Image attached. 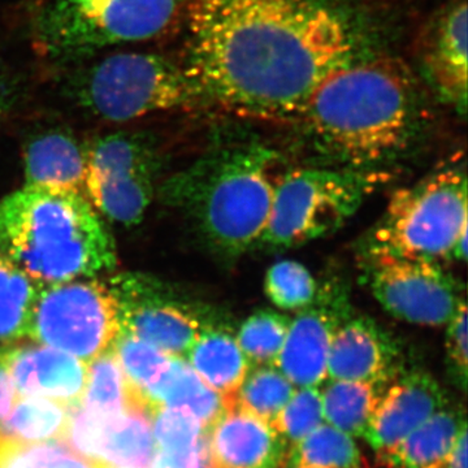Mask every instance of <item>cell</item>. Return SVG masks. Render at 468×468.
Returning a JSON list of instances; mask_svg holds the SVG:
<instances>
[{"label":"cell","instance_id":"14","mask_svg":"<svg viewBox=\"0 0 468 468\" xmlns=\"http://www.w3.org/2000/svg\"><path fill=\"white\" fill-rule=\"evenodd\" d=\"M389 385L365 436L380 455H392L410 433L448 403L441 385L424 369H403Z\"/></svg>","mask_w":468,"mask_h":468},{"label":"cell","instance_id":"21","mask_svg":"<svg viewBox=\"0 0 468 468\" xmlns=\"http://www.w3.org/2000/svg\"><path fill=\"white\" fill-rule=\"evenodd\" d=\"M150 409H180L189 411L208 430L228 408L227 399L202 380L186 360L172 358L171 365L158 383L146 393Z\"/></svg>","mask_w":468,"mask_h":468},{"label":"cell","instance_id":"16","mask_svg":"<svg viewBox=\"0 0 468 468\" xmlns=\"http://www.w3.org/2000/svg\"><path fill=\"white\" fill-rule=\"evenodd\" d=\"M467 3L454 0L428 24L419 57L440 100L464 115L467 110Z\"/></svg>","mask_w":468,"mask_h":468},{"label":"cell","instance_id":"7","mask_svg":"<svg viewBox=\"0 0 468 468\" xmlns=\"http://www.w3.org/2000/svg\"><path fill=\"white\" fill-rule=\"evenodd\" d=\"M61 88L80 110L110 122L202 103L183 64L147 52H122L76 64Z\"/></svg>","mask_w":468,"mask_h":468},{"label":"cell","instance_id":"8","mask_svg":"<svg viewBox=\"0 0 468 468\" xmlns=\"http://www.w3.org/2000/svg\"><path fill=\"white\" fill-rule=\"evenodd\" d=\"M385 177L387 172L324 165L289 168L277 184L257 249L289 250L337 232Z\"/></svg>","mask_w":468,"mask_h":468},{"label":"cell","instance_id":"25","mask_svg":"<svg viewBox=\"0 0 468 468\" xmlns=\"http://www.w3.org/2000/svg\"><path fill=\"white\" fill-rule=\"evenodd\" d=\"M42 288L41 282L0 255V344L27 337Z\"/></svg>","mask_w":468,"mask_h":468},{"label":"cell","instance_id":"10","mask_svg":"<svg viewBox=\"0 0 468 468\" xmlns=\"http://www.w3.org/2000/svg\"><path fill=\"white\" fill-rule=\"evenodd\" d=\"M85 194L110 220L134 226L155 194L158 150L146 132H115L88 143Z\"/></svg>","mask_w":468,"mask_h":468},{"label":"cell","instance_id":"28","mask_svg":"<svg viewBox=\"0 0 468 468\" xmlns=\"http://www.w3.org/2000/svg\"><path fill=\"white\" fill-rule=\"evenodd\" d=\"M132 399L133 389L112 347L89 363L82 408L98 417L112 419L124 414Z\"/></svg>","mask_w":468,"mask_h":468},{"label":"cell","instance_id":"20","mask_svg":"<svg viewBox=\"0 0 468 468\" xmlns=\"http://www.w3.org/2000/svg\"><path fill=\"white\" fill-rule=\"evenodd\" d=\"M187 365L209 388L227 399L236 396L251 369L229 326L209 322L185 356Z\"/></svg>","mask_w":468,"mask_h":468},{"label":"cell","instance_id":"36","mask_svg":"<svg viewBox=\"0 0 468 468\" xmlns=\"http://www.w3.org/2000/svg\"><path fill=\"white\" fill-rule=\"evenodd\" d=\"M467 303L462 301L446 324L445 366L452 385L466 393L468 381Z\"/></svg>","mask_w":468,"mask_h":468},{"label":"cell","instance_id":"37","mask_svg":"<svg viewBox=\"0 0 468 468\" xmlns=\"http://www.w3.org/2000/svg\"><path fill=\"white\" fill-rule=\"evenodd\" d=\"M18 399H20V394L15 387L14 380H12L7 368L0 362V424L11 414Z\"/></svg>","mask_w":468,"mask_h":468},{"label":"cell","instance_id":"40","mask_svg":"<svg viewBox=\"0 0 468 468\" xmlns=\"http://www.w3.org/2000/svg\"><path fill=\"white\" fill-rule=\"evenodd\" d=\"M0 354H2V351H0Z\"/></svg>","mask_w":468,"mask_h":468},{"label":"cell","instance_id":"2","mask_svg":"<svg viewBox=\"0 0 468 468\" xmlns=\"http://www.w3.org/2000/svg\"><path fill=\"white\" fill-rule=\"evenodd\" d=\"M294 120L324 167L385 172L420 143L427 112L405 64L363 55L323 81Z\"/></svg>","mask_w":468,"mask_h":468},{"label":"cell","instance_id":"15","mask_svg":"<svg viewBox=\"0 0 468 468\" xmlns=\"http://www.w3.org/2000/svg\"><path fill=\"white\" fill-rule=\"evenodd\" d=\"M402 371L399 344L374 319L353 313L335 332L329 350V380L387 387Z\"/></svg>","mask_w":468,"mask_h":468},{"label":"cell","instance_id":"18","mask_svg":"<svg viewBox=\"0 0 468 468\" xmlns=\"http://www.w3.org/2000/svg\"><path fill=\"white\" fill-rule=\"evenodd\" d=\"M206 468H282L288 443L270 424L229 406L205 432Z\"/></svg>","mask_w":468,"mask_h":468},{"label":"cell","instance_id":"33","mask_svg":"<svg viewBox=\"0 0 468 468\" xmlns=\"http://www.w3.org/2000/svg\"><path fill=\"white\" fill-rule=\"evenodd\" d=\"M132 389L144 396L167 372L174 356L122 331L112 346ZM146 401V399H144Z\"/></svg>","mask_w":468,"mask_h":468},{"label":"cell","instance_id":"5","mask_svg":"<svg viewBox=\"0 0 468 468\" xmlns=\"http://www.w3.org/2000/svg\"><path fill=\"white\" fill-rule=\"evenodd\" d=\"M189 0H45L33 18L36 50L58 66L150 41L184 17Z\"/></svg>","mask_w":468,"mask_h":468},{"label":"cell","instance_id":"9","mask_svg":"<svg viewBox=\"0 0 468 468\" xmlns=\"http://www.w3.org/2000/svg\"><path fill=\"white\" fill-rule=\"evenodd\" d=\"M120 334L119 303L111 286L77 279L43 285L27 338L90 363L110 350Z\"/></svg>","mask_w":468,"mask_h":468},{"label":"cell","instance_id":"4","mask_svg":"<svg viewBox=\"0 0 468 468\" xmlns=\"http://www.w3.org/2000/svg\"><path fill=\"white\" fill-rule=\"evenodd\" d=\"M0 255L43 285L116 267V248L88 197L30 186L0 202Z\"/></svg>","mask_w":468,"mask_h":468},{"label":"cell","instance_id":"29","mask_svg":"<svg viewBox=\"0 0 468 468\" xmlns=\"http://www.w3.org/2000/svg\"><path fill=\"white\" fill-rule=\"evenodd\" d=\"M294 392V385L275 366H260L251 367L229 406H237L272 427Z\"/></svg>","mask_w":468,"mask_h":468},{"label":"cell","instance_id":"23","mask_svg":"<svg viewBox=\"0 0 468 468\" xmlns=\"http://www.w3.org/2000/svg\"><path fill=\"white\" fill-rule=\"evenodd\" d=\"M464 427H467L464 410L445 406L399 443L392 454L394 460L402 468H437Z\"/></svg>","mask_w":468,"mask_h":468},{"label":"cell","instance_id":"12","mask_svg":"<svg viewBox=\"0 0 468 468\" xmlns=\"http://www.w3.org/2000/svg\"><path fill=\"white\" fill-rule=\"evenodd\" d=\"M120 310L122 331L168 356L185 358L208 319L178 300L155 280L122 275L111 282Z\"/></svg>","mask_w":468,"mask_h":468},{"label":"cell","instance_id":"34","mask_svg":"<svg viewBox=\"0 0 468 468\" xmlns=\"http://www.w3.org/2000/svg\"><path fill=\"white\" fill-rule=\"evenodd\" d=\"M154 437L158 452L174 457L189 458L205 448V430L189 411L158 408L153 415Z\"/></svg>","mask_w":468,"mask_h":468},{"label":"cell","instance_id":"19","mask_svg":"<svg viewBox=\"0 0 468 468\" xmlns=\"http://www.w3.org/2000/svg\"><path fill=\"white\" fill-rule=\"evenodd\" d=\"M27 185L85 194L89 146L63 126L34 132L24 144Z\"/></svg>","mask_w":468,"mask_h":468},{"label":"cell","instance_id":"32","mask_svg":"<svg viewBox=\"0 0 468 468\" xmlns=\"http://www.w3.org/2000/svg\"><path fill=\"white\" fill-rule=\"evenodd\" d=\"M0 468H113L91 461L61 442L23 443L0 436Z\"/></svg>","mask_w":468,"mask_h":468},{"label":"cell","instance_id":"1","mask_svg":"<svg viewBox=\"0 0 468 468\" xmlns=\"http://www.w3.org/2000/svg\"><path fill=\"white\" fill-rule=\"evenodd\" d=\"M183 67L202 103L294 120L332 73L363 57L338 0H189Z\"/></svg>","mask_w":468,"mask_h":468},{"label":"cell","instance_id":"35","mask_svg":"<svg viewBox=\"0 0 468 468\" xmlns=\"http://www.w3.org/2000/svg\"><path fill=\"white\" fill-rule=\"evenodd\" d=\"M322 393L318 387L298 388L273 421L272 428L288 443V448L322 426Z\"/></svg>","mask_w":468,"mask_h":468},{"label":"cell","instance_id":"31","mask_svg":"<svg viewBox=\"0 0 468 468\" xmlns=\"http://www.w3.org/2000/svg\"><path fill=\"white\" fill-rule=\"evenodd\" d=\"M263 286L267 300L282 313H297L309 306L319 288L309 268L292 260L268 267Z\"/></svg>","mask_w":468,"mask_h":468},{"label":"cell","instance_id":"22","mask_svg":"<svg viewBox=\"0 0 468 468\" xmlns=\"http://www.w3.org/2000/svg\"><path fill=\"white\" fill-rule=\"evenodd\" d=\"M156 452L153 411L146 403L134 401L124 414L107 420L98 461L113 468H150Z\"/></svg>","mask_w":468,"mask_h":468},{"label":"cell","instance_id":"27","mask_svg":"<svg viewBox=\"0 0 468 468\" xmlns=\"http://www.w3.org/2000/svg\"><path fill=\"white\" fill-rule=\"evenodd\" d=\"M285 468H368L358 445L343 431L322 424L288 448Z\"/></svg>","mask_w":468,"mask_h":468},{"label":"cell","instance_id":"6","mask_svg":"<svg viewBox=\"0 0 468 468\" xmlns=\"http://www.w3.org/2000/svg\"><path fill=\"white\" fill-rule=\"evenodd\" d=\"M467 229L466 168L448 165L396 190L384 214L360 239L358 254L360 261H451Z\"/></svg>","mask_w":468,"mask_h":468},{"label":"cell","instance_id":"13","mask_svg":"<svg viewBox=\"0 0 468 468\" xmlns=\"http://www.w3.org/2000/svg\"><path fill=\"white\" fill-rule=\"evenodd\" d=\"M354 313L344 280L334 277L319 285L309 306L291 319L275 367L295 388L319 387L328 378V358L337 329Z\"/></svg>","mask_w":468,"mask_h":468},{"label":"cell","instance_id":"11","mask_svg":"<svg viewBox=\"0 0 468 468\" xmlns=\"http://www.w3.org/2000/svg\"><path fill=\"white\" fill-rule=\"evenodd\" d=\"M360 261L363 280L378 303L409 324L445 326L466 300L460 282L441 263L405 258Z\"/></svg>","mask_w":468,"mask_h":468},{"label":"cell","instance_id":"39","mask_svg":"<svg viewBox=\"0 0 468 468\" xmlns=\"http://www.w3.org/2000/svg\"><path fill=\"white\" fill-rule=\"evenodd\" d=\"M12 94H14V92H12L11 84H9L5 76L0 72V115H2V113L8 109L9 104H11Z\"/></svg>","mask_w":468,"mask_h":468},{"label":"cell","instance_id":"24","mask_svg":"<svg viewBox=\"0 0 468 468\" xmlns=\"http://www.w3.org/2000/svg\"><path fill=\"white\" fill-rule=\"evenodd\" d=\"M385 389L366 381H329L320 392L325 420L346 435L365 439Z\"/></svg>","mask_w":468,"mask_h":468},{"label":"cell","instance_id":"3","mask_svg":"<svg viewBox=\"0 0 468 468\" xmlns=\"http://www.w3.org/2000/svg\"><path fill=\"white\" fill-rule=\"evenodd\" d=\"M284 155L254 135L224 137L163 185L162 198L187 218L218 260H239L266 230Z\"/></svg>","mask_w":468,"mask_h":468},{"label":"cell","instance_id":"17","mask_svg":"<svg viewBox=\"0 0 468 468\" xmlns=\"http://www.w3.org/2000/svg\"><path fill=\"white\" fill-rule=\"evenodd\" d=\"M0 362L21 397H41L69 409L81 405L89 375L84 360L32 341L2 350Z\"/></svg>","mask_w":468,"mask_h":468},{"label":"cell","instance_id":"26","mask_svg":"<svg viewBox=\"0 0 468 468\" xmlns=\"http://www.w3.org/2000/svg\"><path fill=\"white\" fill-rule=\"evenodd\" d=\"M70 409L41 397H21L0 424V436L23 443L64 441Z\"/></svg>","mask_w":468,"mask_h":468},{"label":"cell","instance_id":"30","mask_svg":"<svg viewBox=\"0 0 468 468\" xmlns=\"http://www.w3.org/2000/svg\"><path fill=\"white\" fill-rule=\"evenodd\" d=\"M291 319L282 311L261 309L243 320L236 338L251 367L275 365L284 346Z\"/></svg>","mask_w":468,"mask_h":468},{"label":"cell","instance_id":"38","mask_svg":"<svg viewBox=\"0 0 468 468\" xmlns=\"http://www.w3.org/2000/svg\"><path fill=\"white\" fill-rule=\"evenodd\" d=\"M437 468H467V427L461 431L452 451Z\"/></svg>","mask_w":468,"mask_h":468}]
</instances>
